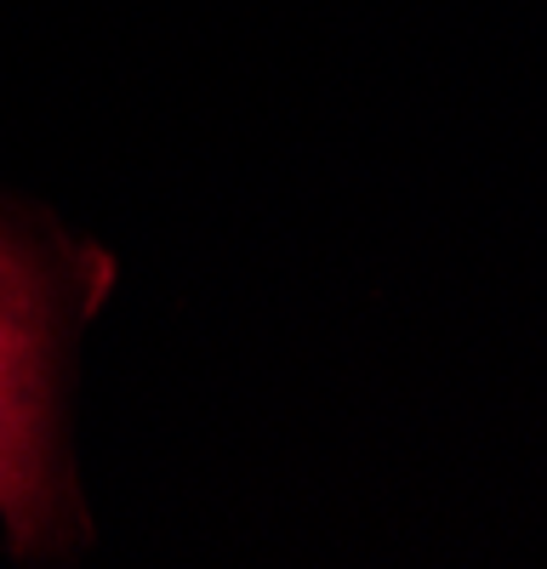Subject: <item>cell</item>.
I'll list each match as a JSON object with an SVG mask.
<instances>
[{
	"instance_id": "cell-1",
	"label": "cell",
	"mask_w": 547,
	"mask_h": 569,
	"mask_svg": "<svg viewBox=\"0 0 547 569\" xmlns=\"http://www.w3.org/2000/svg\"><path fill=\"white\" fill-rule=\"evenodd\" d=\"M52 297L0 233V518L18 547L52 530Z\"/></svg>"
}]
</instances>
